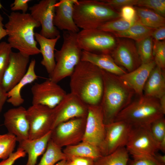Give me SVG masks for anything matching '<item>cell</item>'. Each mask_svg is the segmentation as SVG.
I'll list each match as a JSON object with an SVG mask.
<instances>
[{
  "label": "cell",
  "instance_id": "obj_39",
  "mask_svg": "<svg viewBox=\"0 0 165 165\" xmlns=\"http://www.w3.org/2000/svg\"><path fill=\"white\" fill-rule=\"evenodd\" d=\"M120 17L128 21H134L138 20L135 8L132 6H127L121 9L119 13Z\"/></svg>",
  "mask_w": 165,
  "mask_h": 165
},
{
  "label": "cell",
  "instance_id": "obj_18",
  "mask_svg": "<svg viewBox=\"0 0 165 165\" xmlns=\"http://www.w3.org/2000/svg\"><path fill=\"white\" fill-rule=\"evenodd\" d=\"M77 0H60L55 5L53 19L54 26L58 29L75 33L79 31L73 19L74 5Z\"/></svg>",
  "mask_w": 165,
  "mask_h": 165
},
{
  "label": "cell",
  "instance_id": "obj_1",
  "mask_svg": "<svg viewBox=\"0 0 165 165\" xmlns=\"http://www.w3.org/2000/svg\"><path fill=\"white\" fill-rule=\"evenodd\" d=\"M70 77L71 93L88 105L100 104L103 90L102 69L81 61Z\"/></svg>",
  "mask_w": 165,
  "mask_h": 165
},
{
  "label": "cell",
  "instance_id": "obj_14",
  "mask_svg": "<svg viewBox=\"0 0 165 165\" xmlns=\"http://www.w3.org/2000/svg\"><path fill=\"white\" fill-rule=\"evenodd\" d=\"M105 135L102 156L125 147L132 126L123 121H114L105 124Z\"/></svg>",
  "mask_w": 165,
  "mask_h": 165
},
{
  "label": "cell",
  "instance_id": "obj_11",
  "mask_svg": "<svg viewBox=\"0 0 165 165\" xmlns=\"http://www.w3.org/2000/svg\"><path fill=\"white\" fill-rule=\"evenodd\" d=\"M56 0H42L30 7L33 18L41 26L39 33L46 38H53L60 35V32L53 24Z\"/></svg>",
  "mask_w": 165,
  "mask_h": 165
},
{
  "label": "cell",
  "instance_id": "obj_51",
  "mask_svg": "<svg viewBox=\"0 0 165 165\" xmlns=\"http://www.w3.org/2000/svg\"><path fill=\"white\" fill-rule=\"evenodd\" d=\"M67 165H77L72 161H70L69 162H68Z\"/></svg>",
  "mask_w": 165,
  "mask_h": 165
},
{
  "label": "cell",
  "instance_id": "obj_16",
  "mask_svg": "<svg viewBox=\"0 0 165 165\" xmlns=\"http://www.w3.org/2000/svg\"><path fill=\"white\" fill-rule=\"evenodd\" d=\"M29 59V56L19 52H12L9 65L4 73L1 83L7 92L25 75Z\"/></svg>",
  "mask_w": 165,
  "mask_h": 165
},
{
  "label": "cell",
  "instance_id": "obj_27",
  "mask_svg": "<svg viewBox=\"0 0 165 165\" xmlns=\"http://www.w3.org/2000/svg\"><path fill=\"white\" fill-rule=\"evenodd\" d=\"M156 29L147 27L141 24L138 20L131 27L123 31L114 33L118 38H125L133 39L136 42L151 36Z\"/></svg>",
  "mask_w": 165,
  "mask_h": 165
},
{
  "label": "cell",
  "instance_id": "obj_36",
  "mask_svg": "<svg viewBox=\"0 0 165 165\" xmlns=\"http://www.w3.org/2000/svg\"><path fill=\"white\" fill-rule=\"evenodd\" d=\"M164 117L156 120L149 125L151 133L159 147L160 142L165 137V119Z\"/></svg>",
  "mask_w": 165,
  "mask_h": 165
},
{
  "label": "cell",
  "instance_id": "obj_4",
  "mask_svg": "<svg viewBox=\"0 0 165 165\" xmlns=\"http://www.w3.org/2000/svg\"><path fill=\"white\" fill-rule=\"evenodd\" d=\"M73 17L76 25L82 29L98 28L104 23L120 17L119 13L102 0H77Z\"/></svg>",
  "mask_w": 165,
  "mask_h": 165
},
{
  "label": "cell",
  "instance_id": "obj_19",
  "mask_svg": "<svg viewBox=\"0 0 165 165\" xmlns=\"http://www.w3.org/2000/svg\"><path fill=\"white\" fill-rule=\"evenodd\" d=\"M156 66L154 61L148 63L142 64L135 70L119 76L135 94L138 96H141L143 95L146 82Z\"/></svg>",
  "mask_w": 165,
  "mask_h": 165
},
{
  "label": "cell",
  "instance_id": "obj_5",
  "mask_svg": "<svg viewBox=\"0 0 165 165\" xmlns=\"http://www.w3.org/2000/svg\"><path fill=\"white\" fill-rule=\"evenodd\" d=\"M165 114L159 99L143 94L132 101L118 114L114 121H123L132 126H148Z\"/></svg>",
  "mask_w": 165,
  "mask_h": 165
},
{
  "label": "cell",
  "instance_id": "obj_22",
  "mask_svg": "<svg viewBox=\"0 0 165 165\" xmlns=\"http://www.w3.org/2000/svg\"><path fill=\"white\" fill-rule=\"evenodd\" d=\"M81 61H88L101 69L119 76L127 72L118 65L110 54H97L82 51Z\"/></svg>",
  "mask_w": 165,
  "mask_h": 165
},
{
  "label": "cell",
  "instance_id": "obj_2",
  "mask_svg": "<svg viewBox=\"0 0 165 165\" xmlns=\"http://www.w3.org/2000/svg\"><path fill=\"white\" fill-rule=\"evenodd\" d=\"M8 16L4 27L8 43L12 48L29 57L40 53L34 32V29L39 27L40 24L29 13L12 12Z\"/></svg>",
  "mask_w": 165,
  "mask_h": 165
},
{
  "label": "cell",
  "instance_id": "obj_28",
  "mask_svg": "<svg viewBox=\"0 0 165 165\" xmlns=\"http://www.w3.org/2000/svg\"><path fill=\"white\" fill-rule=\"evenodd\" d=\"M138 20L148 27L156 29L165 25L163 16L147 8L135 7Z\"/></svg>",
  "mask_w": 165,
  "mask_h": 165
},
{
  "label": "cell",
  "instance_id": "obj_7",
  "mask_svg": "<svg viewBox=\"0 0 165 165\" xmlns=\"http://www.w3.org/2000/svg\"><path fill=\"white\" fill-rule=\"evenodd\" d=\"M76 41L82 51L97 54L110 55L117 44L112 33L97 28L79 31L77 34Z\"/></svg>",
  "mask_w": 165,
  "mask_h": 165
},
{
  "label": "cell",
  "instance_id": "obj_48",
  "mask_svg": "<svg viewBox=\"0 0 165 165\" xmlns=\"http://www.w3.org/2000/svg\"><path fill=\"white\" fill-rule=\"evenodd\" d=\"M159 149L163 153L165 152V137L160 142L159 144Z\"/></svg>",
  "mask_w": 165,
  "mask_h": 165
},
{
  "label": "cell",
  "instance_id": "obj_10",
  "mask_svg": "<svg viewBox=\"0 0 165 165\" xmlns=\"http://www.w3.org/2000/svg\"><path fill=\"white\" fill-rule=\"evenodd\" d=\"M105 125L100 105H88L83 142L99 148L102 154L105 135Z\"/></svg>",
  "mask_w": 165,
  "mask_h": 165
},
{
  "label": "cell",
  "instance_id": "obj_9",
  "mask_svg": "<svg viewBox=\"0 0 165 165\" xmlns=\"http://www.w3.org/2000/svg\"><path fill=\"white\" fill-rule=\"evenodd\" d=\"M88 105L70 92L53 108L52 130L59 124L75 118L86 117Z\"/></svg>",
  "mask_w": 165,
  "mask_h": 165
},
{
  "label": "cell",
  "instance_id": "obj_50",
  "mask_svg": "<svg viewBox=\"0 0 165 165\" xmlns=\"http://www.w3.org/2000/svg\"><path fill=\"white\" fill-rule=\"evenodd\" d=\"M67 164L68 161L64 160L59 161L55 165H67Z\"/></svg>",
  "mask_w": 165,
  "mask_h": 165
},
{
  "label": "cell",
  "instance_id": "obj_21",
  "mask_svg": "<svg viewBox=\"0 0 165 165\" xmlns=\"http://www.w3.org/2000/svg\"><path fill=\"white\" fill-rule=\"evenodd\" d=\"M35 37L39 45V49L42 57L41 64L45 68L50 75L53 72L55 66V47L61 36L59 35L53 38H49L43 36L39 33L36 32Z\"/></svg>",
  "mask_w": 165,
  "mask_h": 165
},
{
  "label": "cell",
  "instance_id": "obj_44",
  "mask_svg": "<svg viewBox=\"0 0 165 165\" xmlns=\"http://www.w3.org/2000/svg\"><path fill=\"white\" fill-rule=\"evenodd\" d=\"M71 161L77 165H94V160L89 158L77 157H69Z\"/></svg>",
  "mask_w": 165,
  "mask_h": 165
},
{
  "label": "cell",
  "instance_id": "obj_43",
  "mask_svg": "<svg viewBox=\"0 0 165 165\" xmlns=\"http://www.w3.org/2000/svg\"><path fill=\"white\" fill-rule=\"evenodd\" d=\"M153 40L162 41L165 38V26L156 29L151 35Z\"/></svg>",
  "mask_w": 165,
  "mask_h": 165
},
{
  "label": "cell",
  "instance_id": "obj_32",
  "mask_svg": "<svg viewBox=\"0 0 165 165\" xmlns=\"http://www.w3.org/2000/svg\"><path fill=\"white\" fill-rule=\"evenodd\" d=\"M137 20L131 22L128 21L120 17L104 23L97 29L104 31L114 34L123 31L127 30L133 25Z\"/></svg>",
  "mask_w": 165,
  "mask_h": 165
},
{
  "label": "cell",
  "instance_id": "obj_13",
  "mask_svg": "<svg viewBox=\"0 0 165 165\" xmlns=\"http://www.w3.org/2000/svg\"><path fill=\"white\" fill-rule=\"evenodd\" d=\"M32 105H40L53 108L67 93L57 83L50 79L31 87Z\"/></svg>",
  "mask_w": 165,
  "mask_h": 165
},
{
  "label": "cell",
  "instance_id": "obj_40",
  "mask_svg": "<svg viewBox=\"0 0 165 165\" xmlns=\"http://www.w3.org/2000/svg\"><path fill=\"white\" fill-rule=\"evenodd\" d=\"M107 5L115 9L127 6L137 5L138 0H102Z\"/></svg>",
  "mask_w": 165,
  "mask_h": 165
},
{
  "label": "cell",
  "instance_id": "obj_25",
  "mask_svg": "<svg viewBox=\"0 0 165 165\" xmlns=\"http://www.w3.org/2000/svg\"><path fill=\"white\" fill-rule=\"evenodd\" d=\"M84 117H78L62 123L51 130L50 139L60 147L62 141L75 133L81 126Z\"/></svg>",
  "mask_w": 165,
  "mask_h": 165
},
{
  "label": "cell",
  "instance_id": "obj_3",
  "mask_svg": "<svg viewBox=\"0 0 165 165\" xmlns=\"http://www.w3.org/2000/svg\"><path fill=\"white\" fill-rule=\"evenodd\" d=\"M103 94L100 104L106 124L114 122L118 114L132 101L134 91L119 76L102 70Z\"/></svg>",
  "mask_w": 165,
  "mask_h": 165
},
{
  "label": "cell",
  "instance_id": "obj_6",
  "mask_svg": "<svg viewBox=\"0 0 165 165\" xmlns=\"http://www.w3.org/2000/svg\"><path fill=\"white\" fill-rule=\"evenodd\" d=\"M77 33L64 31L63 41L61 49L55 52L56 64L50 75V79L58 83L70 76L76 66L81 61L82 50L77 41Z\"/></svg>",
  "mask_w": 165,
  "mask_h": 165
},
{
  "label": "cell",
  "instance_id": "obj_45",
  "mask_svg": "<svg viewBox=\"0 0 165 165\" xmlns=\"http://www.w3.org/2000/svg\"><path fill=\"white\" fill-rule=\"evenodd\" d=\"M8 99L7 92L0 83V115L3 106Z\"/></svg>",
  "mask_w": 165,
  "mask_h": 165
},
{
  "label": "cell",
  "instance_id": "obj_35",
  "mask_svg": "<svg viewBox=\"0 0 165 165\" xmlns=\"http://www.w3.org/2000/svg\"><path fill=\"white\" fill-rule=\"evenodd\" d=\"M12 47L8 43L3 41L0 42V83L4 73L10 60Z\"/></svg>",
  "mask_w": 165,
  "mask_h": 165
},
{
  "label": "cell",
  "instance_id": "obj_23",
  "mask_svg": "<svg viewBox=\"0 0 165 165\" xmlns=\"http://www.w3.org/2000/svg\"><path fill=\"white\" fill-rule=\"evenodd\" d=\"M143 94L160 100L165 96V71L156 66L145 85Z\"/></svg>",
  "mask_w": 165,
  "mask_h": 165
},
{
  "label": "cell",
  "instance_id": "obj_49",
  "mask_svg": "<svg viewBox=\"0 0 165 165\" xmlns=\"http://www.w3.org/2000/svg\"><path fill=\"white\" fill-rule=\"evenodd\" d=\"M161 108L165 113V96L159 100Z\"/></svg>",
  "mask_w": 165,
  "mask_h": 165
},
{
  "label": "cell",
  "instance_id": "obj_8",
  "mask_svg": "<svg viewBox=\"0 0 165 165\" xmlns=\"http://www.w3.org/2000/svg\"><path fill=\"white\" fill-rule=\"evenodd\" d=\"M125 147L133 157L154 156L159 150L151 133L149 125L132 126Z\"/></svg>",
  "mask_w": 165,
  "mask_h": 165
},
{
  "label": "cell",
  "instance_id": "obj_42",
  "mask_svg": "<svg viewBox=\"0 0 165 165\" xmlns=\"http://www.w3.org/2000/svg\"><path fill=\"white\" fill-rule=\"evenodd\" d=\"M30 0H15L10 6L12 12L21 10L22 13H26L28 8V3Z\"/></svg>",
  "mask_w": 165,
  "mask_h": 165
},
{
  "label": "cell",
  "instance_id": "obj_47",
  "mask_svg": "<svg viewBox=\"0 0 165 165\" xmlns=\"http://www.w3.org/2000/svg\"><path fill=\"white\" fill-rule=\"evenodd\" d=\"M156 159L161 163L165 164V156L156 154L154 156Z\"/></svg>",
  "mask_w": 165,
  "mask_h": 165
},
{
  "label": "cell",
  "instance_id": "obj_34",
  "mask_svg": "<svg viewBox=\"0 0 165 165\" xmlns=\"http://www.w3.org/2000/svg\"><path fill=\"white\" fill-rule=\"evenodd\" d=\"M153 61L156 66L163 71L165 70V41L153 40Z\"/></svg>",
  "mask_w": 165,
  "mask_h": 165
},
{
  "label": "cell",
  "instance_id": "obj_38",
  "mask_svg": "<svg viewBox=\"0 0 165 165\" xmlns=\"http://www.w3.org/2000/svg\"><path fill=\"white\" fill-rule=\"evenodd\" d=\"M129 165H165L159 162L152 156H142L133 157Z\"/></svg>",
  "mask_w": 165,
  "mask_h": 165
},
{
  "label": "cell",
  "instance_id": "obj_37",
  "mask_svg": "<svg viewBox=\"0 0 165 165\" xmlns=\"http://www.w3.org/2000/svg\"><path fill=\"white\" fill-rule=\"evenodd\" d=\"M137 5L150 9L161 16H165V0H138Z\"/></svg>",
  "mask_w": 165,
  "mask_h": 165
},
{
  "label": "cell",
  "instance_id": "obj_46",
  "mask_svg": "<svg viewBox=\"0 0 165 165\" xmlns=\"http://www.w3.org/2000/svg\"><path fill=\"white\" fill-rule=\"evenodd\" d=\"M3 18L0 14V40L7 36L6 30L4 28V25L3 24Z\"/></svg>",
  "mask_w": 165,
  "mask_h": 165
},
{
  "label": "cell",
  "instance_id": "obj_41",
  "mask_svg": "<svg viewBox=\"0 0 165 165\" xmlns=\"http://www.w3.org/2000/svg\"><path fill=\"white\" fill-rule=\"evenodd\" d=\"M26 154L24 150L18 148L16 151L13 152L8 158L0 162V165H13L16 161L24 157Z\"/></svg>",
  "mask_w": 165,
  "mask_h": 165
},
{
  "label": "cell",
  "instance_id": "obj_31",
  "mask_svg": "<svg viewBox=\"0 0 165 165\" xmlns=\"http://www.w3.org/2000/svg\"><path fill=\"white\" fill-rule=\"evenodd\" d=\"M153 41L152 36L136 42V47L141 64L153 61Z\"/></svg>",
  "mask_w": 165,
  "mask_h": 165
},
{
  "label": "cell",
  "instance_id": "obj_52",
  "mask_svg": "<svg viewBox=\"0 0 165 165\" xmlns=\"http://www.w3.org/2000/svg\"><path fill=\"white\" fill-rule=\"evenodd\" d=\"M2 7V5L0 1V9H1Z\"/></svg>",
  "mask_w": 165,
  "mask_h": 165
},
{
  "label": "cell",
  "instance_id": "obj_29",
  "mask_svg": "<svg viewBox=\"0 0 165 165\" xmlns=\"http://www.w3.org/2000/svg\"><path fill=\"white\" fill-rule=\"evenodd\" d=\"M129 158V153L123 147L109 154L102 156L95 160L94 165H127Z\"/></svg>",
  "mask_w": 165,
  "mask_h": 165
},
{
  "label": "cell",
  "instance_id": "obj_33",
  "mask_svg": "<svg viewBox=\"0 0 165 165\" xmlns=\"http://www.w3.org/2000/svg\"><path fill=\"white\" fill-rule=\"evenodd\" d=\"M17 141L16 137L12 134H0V159H6L14 152Z\"/></svg>",
  "mask_w": 165,
  "mask_h": 165
},
{
  "label": "cell",
  "instance_id": "obj_15",
  "mask_svg": "<svg viewBox=\"0 0 165 165\" xmlns=\"http://www.w3.org/2000/svg\"><path fill=\"white\" fill-rule=\"evenodd\" d=\"M26 110L20 106L8 110L3 115L4 125L8 133L15 136L18 142L29 137L30 128Z\"/></svg>",
  "mask_w": 165,
  "mask_h": 165
},
{
  "label": "cell",
  "instance_id": "obj_20",
  "mask_svg": "<svg viewBox=\"0 0 165 165\" xmlns=\"http://www.w3.org/2000/svg\"><path fill=\"white\" fill-rule=\"evenodd\" d=\"M51 130L41 137L28 139L19 142L18 147L28 155L26 165H36L38 158L44 153L50 139Z\"/></svg>",
  "mask_w": 165,
  "mask_h": 165
},
{
  "label": "cell",
  "instance_id": "obj_24",
  "mask_svg": "<svg viewBox=\"0 0 165 165\" xmlns=\"http://www.w3.org/2000/svg\"><path fill=\"white\" fill-rule=\"evenodd\" d=\"M36 61L32 59L29 64L26 73L23 78L7 92V101L14 106H20L24 101L21 95L22 89L27 85L31 83L38 78L35 71Z\"/></svg>",
  "mask_w": 165,
  "mask_h": 165
},
{
  "label": "cell",
  "instance_id": "obj_17",
  "mask_svg": "<svg viewBox=\"0 0 165 165\" xmlns=\"http://www.w3.org/2000/svg\"><path fill=\"white\" fill-rule=\"evenodd\" d=\"M110 55L118 65L128 72L135 70L141 64L136 46L129 40L119 41Z\"/></svg>",
  "mask_w": 165,
  "mask_h": 165
},
{
  "label": "cell",
  "instance_id": "obj_12",
  "mask_svg": "<svg viewBox=\"0 0 165 165\" xmlns=\"http://www.w3.org/2000/svg\"><path fill=\"white\" fill-rule=\"evenodd\" d=\"M53 108L40 105H32L26 110L30 128L29 139L43 136L52 130Z\"/></svg>",
  "mask_w": 165,
  "mask_h": 165
},
{
  "label": "cell",
  "instance_id": "obj_26",
  "mask_svg": "<svg viewBox=\"0 0 165 165\" xmlns=\"http://www.w3.org/2000/svg\"><path fill=\"white\" fill-rule=\"evenodd\" d=\"M65 152L69 157H82L90 159L94 161L102 156L99 148L84 142L68 147L66 149Z\"/></svg>",
  "mask_w": 165,
  "mask_h": 165
},
{
  "label": "cell",
  "instance_id": "obj_30",
  "mask_svg": "<svg viewBox=\"0 0 165 165\" xmlns=\"http://www.w3.org/2000/svg\"><path fill=\"white\" fill-rule=\"evenodd\" d=\"M39 163L37 165H55L60 161L66 160L67 157L60 147L51 139Z\"/></svg>",
  "mask_w": 165,
  "mask_h": 165
}]
</instances>
